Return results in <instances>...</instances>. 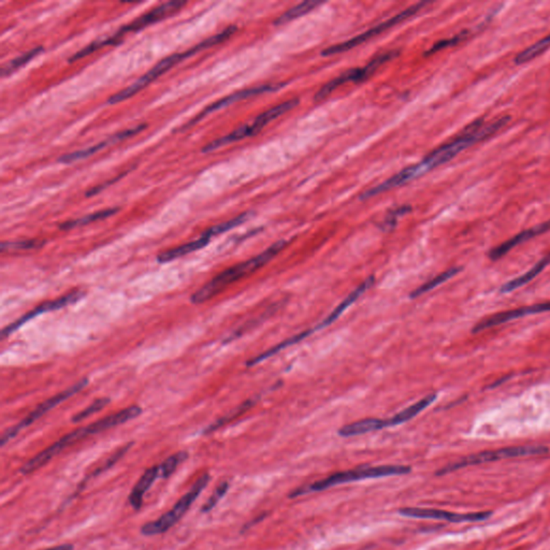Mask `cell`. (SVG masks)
Returning <instances> with one entry per match:
<instances>
[{"mask_svg":"<svg viewBox=\"0 0 550 550\" xmlns=\"http://www.w3.org/2000/svg\"><path fill=\"white\" fill-rule=\"evenodd\" d=\"M287 245H288L287 241L281 240V241H278V242L271 245L270 247L260 253L259 255L255 256V257L251 258V259L245 260V262H240V264H235V266L223 271L220 274L214 276L210 282L206 283L203 286L200 287L198 291H196L191 295V303L198 305V304H202L204 302L213 299L215 296H218V293H222L224 289H226L229 285L237 282V281L245 278V276H249V274L256 272L258 269L268 264L280 252H282Z\"/></svg>","mask_w":550,"mask_h":550,"instance_id":"3","label":"cell"},{"mask_svg":"<svg viewBox=\"0 0 550 550\" xmlns=\"http://www.w3.org/2000/svg\"><path fill=\"white\" fill-rule=\"evenodd\" d=\"M110 402H111L110 398H99V399L95 400L93 403L89 404L84 410L77 412L76 415L72 417V422H83V420H86V418L91 417L94 414H97L100 410H103L106 406L109 405Z\"/></svg>","mask_w":550,"mask_h":550,"instance_id":"36","label":"cell"},{"mask_svg":"<svg viewBox=\"0 0 550 550\" xmlns=\"http://www.w3.org/2000/svg\"><path fill=\"white\" fill-rule=\"evenodd\" d=\"M460 271H461V268H451L449 269V270L444 271V272L441 273V274L437 275L435 278L431 279L430 281L425 283V284H422V286L416 288L415 291H412V293H410V297L412 298V299L422 297V296L425 295V293L433 291V289L437 288V287L439 286V285L447 282L449 279L454 278V276H455L456 274H458Z\"/></svg>","mask_w":550,"mask_h":550,"instance_id":"29","label":"cell"},{"mask_svg":"<svg viewBox=\"0 0 550 550\" xmlns=\"http://www.w3.org/2000/svg\"><path fill=\"white\" fill-rule=\"evenodd\" d=\"M282 87H284V84H281V83L280 84H264L260 85V86L252 87V89L237 91V93L232 94V95L227 96V97L214 102V103H212L209 107H206L201 113L198 114L193 120L187 123L183 128H189V127L197 124L198 122H200V120H201L202 118H206V116H209V114L213 113V112L218 111V110L229 107V106L233 105L235 102L247 99V98L254 97V96L262 95V94L272 93V91H279V89H282Z\"/></svg>","mask_w":550,"mask_h":550,"instance_id":"16","label":"cell"},{"mask_svg":"<svg viewBox=\"0 0 550 550\" xmlns=\"http://www.w3.org/2000/svg\"><path fill=\"white\" fill-rule=\"evenodd\" d=\"M398 54L399 53L397 51H391L381 54V55L376 56L374 60H371L366 66L362 67V68L351 69L349 72H344L341 76L337 77V78L333 79L330 82L324 85L316 93L314 99H315V101H320V100L325 99V98L330 96L333 91H337L339 86L345 84V83H360L362 81L366 80L369 77L372 76L376 72L377 68H380L383 64L397 57Z\"/></svg>","mask_w":550,"mask_h":550,"instance_id":"10","label":"cell"},{"mask_svg":"<svg viewBox=\"0 0 550 550\" xmlns=\"http://www.w3.org/2000/svg\"><path fill=\"white\" fill-rule=\"evenodd\" d=\"M186 5V1H169V3L162 4V5L158 6V7L154 8L151 11L147 12V13L143 14L140 18H138L137 20L133 21L129 24L123 26L116 33V36L123 40V37L127 33H135V31L142 30V29L149 27L150 25L155 24V23H158L159 21L168 18V16H174V13L180 11Z\"/></svg>","mask_w":550,"mask_h":550,"instance_id":"15","label":"cell"},{"mask_svg":"<svg viewBox=\"0 0 550 550\" xmlns=\"http://www.w3.org/2000/svg\"><path fill=\"white\" fill-rule=\"evenodd\" d=\"M187 458H189V454L186 451H179V453L174 454V455L167 458L164 462L159 464L160 477L164 479L169 478L171 475L176 472L180 464L186 461Z\"/></svg>","mask_w":550,"mask_h":550,"instance_id":"35","label":"cell"},{"mask_svg":"<svg viewBox=\"0 0 550 550\" xmlns=\"http://www.w3.org/2000/svg\"><path fill=\"white\" fill-rule=\"evenodd\" d=\"M141 414H142V408L140 406L131 405L124 408V410H118V412H114V414H111V415L107 416V417L101 418V420H97L95 422H91L89 426L76 429L72 432L60 437L58 441L52 444L47 449H43L38 455L35 456V457L28 460L26 464H23L22 468H20V473L23 475L31 474L35 471L45 466L47 462L51 461L53 458L60 455L62 451H64V449H68L70 446L74 445V444L86 439V437H91V435L105 432V431L109 430V429L116 428V427L120 426V425L126 424L127 422L135 420L138 416H140Z\"/></svg>","mask_w":550,"mask_h":550,"instance_id":"1","label":"cell"},{"mask_svg":"<svg viewBox=\"0 0 550 550\" xmlns=\"http://www.w3.org/2000/svg\"><path fill=\"white\" fill-rule=\"evenodd\" d=\"M408 212H410V206H400V208H397V209L393 210V211L389 212L388 215H387L386 218H385V220H383L382 225H381V228H382V230L384 231L393 230V229L395 228V225H397L398 218L405 215V214H408Z\"/></svg>","mask_w":550,"mask_h":550,"instance_id":"39","label":"cell"},{"mask_svg":"<svg viewBox=\"0 0 550 550\" xmlns=\"http://www.w3.org/2000/svg\"><path fill=\"white\" fill-rule=\"evenodd\" d=\"M131 169H129V170L125 171V172H123L122 174H118V176H116V178L111 179V180L107 181V182L102 183V184L98 185V186L93 187V189H89L87 193H85V196L86 197H93V196L98 195V193H101L102 191H105L107 187L111 186L112 184H114V183L118 182V181H120V179L124 178V176H126L127 174L130 172Z\"/></svg>","mask_w":550,"mask_h":550,"instance_id":"40","label":"cell"},{"mask_svg":"<svg viewBox=\"0 0 550 550\" xmlns=\"http://www.w3.org/2000/svg\"><path fill=\"white\" fill-rule=\"evenodd\" d=\"M133 445V443H128L126 444V445L122 446L120 449H118V451H116V453L112 454L111 456H110L109 458H107V459L105 460V462L101 464V466H98L97 468H96L95 471H93L91 472V474H89V476L86 477V478L84 479V481L81 483L80 486H79V491L78 493H76V495H79V493H81V491L83 490V488H84L85 485L87 484V481H91V478H94V477L99 476L100 474H102V473L106 472V471L109 470V468H111L112 466H116V464H118V461H120V459H122L123 457H124L125 455H126L127 451H129V449H131V446ZM77 489V490H78Z\"/></svg>","mask_w":550,"mask_h":550,"instance_id":"28","label":"cell"},{"mask_svg":"<svg viewBox=\"0 0 550 550\" xmlns=\"http://www.w3.org/2000/svg\"><path fill=\"white\" fill-rule=\"evenodd\" d=\"M228 489V481H223V483H220V484L216 487L215 491L212 493V495L209 498V500H208V501H206V503L202 505L201 512H211V510H213L216 505H218V502H220V500L224 498V495H226Z\"/></svg>","mask_w":550,"mask_h":550,"instance_id":"38","label":"cell"},{"mask_svg":"<svg viewBox=\"0 0 550 550\" xmlns=\"http://www.w3.org/2000/svg\"><path fill=\"white\" fill-rule=\"evenodd\" d=\"M548 230H550V220L543 223V224L537 225V226L532 227V228L522 231V232L518 233V235H514V237H510V239L506 240L505 242L501 243V245H498V247H493L488 253L489 259L493 260V262L501 259L502 257H504L506 254L510 253L515 247L522 245V243L527 242V241L537 237V235L547 232Z\"/></svg>","mask_w":550,"mask_h":550,"instance_id":"18","label":"cell"},{"mask_svg":"<svg viewBox=\"0 0 550 550\" xmlns=\"http://www.w3.org/2000/svg\"><path fill=\"white\" fill-rule=\"evenodd\" d=\"M43 50L45 49H43V47H35V49L30 50V51L25 52L24 54L18 56V57L14 58V60H12L11 62H8L7 64H5V66L1 68V77L6 78V77L13 74L18 68L24 66L27 62H30L33 57H36L37 55L43 53Z\"/></svg>","mask_w":550,"mask_h":550,"instance_id":"32","label":"cell"},{"mask_svg":"<svg viewBox=\"0 0 550 550\" xmlns=\"http://www.w3.org/2000/svg\"><path fill=\"white\" fill-rule=\"evenodd\" d=\"M374 276H370V278L364 281L359 286L356 287V288L354 289V291H352V293H349V295L347 296V297L345 298V299H344L343 301H342L320 325H318V326H316L315 328H314L315 329V331L322 330V329L327 328V327L332 325L337 318H339V316H341L344 312L347 311V308H349L354 302H356L359 299L360 296H361L362 293H366V291L374 284Z\"/></svg>","mask_w":550,"mask_h":550,"instance_id":"20","label":"cell"},{"mask_svg":"<svg viewBox=\"0 0 550 550\" xmlns=\"http://www.w3.org/2000/svg\"><path fill=\"white\" fill-rule=\"evenodd\" d=\"M410 472H412V468L406 466H373V468L372 466H361V468H354V470L335 473L326 478L315 481L313 484L298 487L289 493L288 497L291 499H295L300 495L324 491L330 487L347 484V483H352V481L381 478V477L399 476V475L410 474Z\"/></svg>","mask_w":550,"mask_h":550,"instance_id":"4","label":"cell"},{"mask_svg":"<svg viewBox=\"0 0 550 550\" xmlns=\"http://www.w3.org/2000/svg\"><path fill=\"white\" fill-rule=\"evenodd\" d=\"M249 216H251L249 213L241 214V215L237 216V218H232V220H227V222L222 223V224H218L216 226L211 227V228L206 229L202 233V235L212 239V237H216V235H222V233L227 232V231L242 225L243 223L249 220Z\"/></svg>","mask_w":550,"mask_h":550,"instance_id":"34","label":"cell"},{"mask_svg":"<svg viewBox=\"0 0 550 550\" xmlns=\"http://www.w3.org/2000/svg\"><path fill=\"white\" fill-rule=\"evenodd\" d=\"M256 403V400L254 399H249L247 400V401L243 402L241 405L237 406V408H235V410H231V412H229L228 414H226V415L223 416V417L218 418V420H215V422H212L211 425H209V426L206 427V429H204L203 431H202V434L206 435V434H211V433L215 432V431L220 430V428H223V427L226 426L227 424H229V422H232V420H235V418L239 417V416L243 415L245 412H247V410H251L252 406L254 405V404Z\"/></svg>","mask_w":550,"mask_h":550,"instance_id":"27","label":"cell"},{"mask_svg":"<svg viewBox=\"0 0 550 550\" xmlns=\"http://www.w3.org/2000/svg\"><path fill=\"white\" fill-rule=\"evenodd\" d=\"M212 47L213 45H212L211 41L209 39H206V40L201 41L195 47H191V50L164 58L156 66H154L149 72H147L145 76L138 79L130 86L126 87V89H122L118 93L112 95L109 100H108V103L109 105H116V103H120V102L124 101V100L129 99V98L135 96V94L145 89L147 85L151 84L156 79L159 78L162 74H166L167 72H169L172 67L176 66L179 62H183L186 58L191 57L195 54L199 53L202 50L210 49Z\"/></svg>","mask_w":550,"mask_h":550,"instance_id":"6","label":"cell"},{"mask_svg":"<svg viewBox=\"0 0 550 550\" xmlns=\"http://www.w3.org/2000/svg\"><path fill=\"white\" fill-rule=\"evenodd\" d=\"M510 116H501L493 120L490 124H485L484 120H477L471 123L468 127L464 128L461 135H458L456 139L451 142L446 143L442 147H437L434 151L431 152L422 162H420L424 174L428 171L437 168L442 164L449 162V160L455 158L458 154L461 153L464 150L468 149L472 145L486 140L491 135L501 130L506 124L510 122Z\"/></svg>","mask_w":550,"mask_h":550,"instance_id":"2","label":"cell"},{"mask_svg":"<svg viewBox=\"0 0 550 550\" xmlns=\"http://www.w3.org/2000/svg\"><path fill=\"white\" fill-rule=\"evenodd\" d=\"M45 550H74V545H72V544H62V545L47 548V549Z\"/></svg>","mask_w":550,"mask_h":550,"instance_id":"41","label":"cell"},{"mask_svg":"<svg viewBox=\"0 0 550 550\" xmlns=\"http://www.w3.org/2000/svg\"><path fill=\"white\" fill-rule=\"evenodd\" d=\"M275 118H275V114L271 110H266L264 113L259 114L251 124L241 126L240 128L233 130L232 133H229V135L220 138L218 140L212 141L209 145H206L202 149V153H210V152L215 151V150L225 147V145L243 140L245 138L254 137V135L260 133L266 125L273 122Z\"/></svg>","mask_w":550,"mask_h":550,"instance_id":"13","label":"cell"},{"mask_svg":"<svg viewBox=\"0 0 550 550\" xmlns=\"http://www.w3.org/2000/svg\"><path fill=\"white\" fill-rule=\"evenodd\" d=\"M118 211H120L118 208L101 210V211L83 216V218H77V220H67V222L60 225V229H62V230H70V229L78 228V227L86 226V225L91 224V223L111 218V216L116 215Z\"/></svg>","mask_w":550,"mask_h":550,"instance_id":"26","label":"cell"},{"mask_svg":"<svg viewBox=\"0 0 550 550\" xmlns=\"http://www.w3.org/2000/svg\"><path fill=\"white\" fill-rule=\"evenodd\" d=\"M466 36H468V31H462V33H458V35L451 37V38L437 41V43H434V45H432V47H430V49L427 51V53H425V55H432V54L437 53V52L442 51V50L455 47V45H459L462 40H464V39L466 38Z\"/></svg>","mask_w":550,"mask_h":550,"instance_id":"37","label":"cell"},{"mask_svg":"<svg viewBox=\"0 0 550 550\" xmlns=\"http://www.w3.org/2000/svg\"><path fill=\"white\" fill-rule=\"evenodd\" d=\"M84 296L85 291H81V289H76V291H70V293L62 296V297L57 298V299L49 300V301L43 302V303L39 304L37 308H33L31 311L27 312L24 315L21 316L20 318L14 320L12 324L8 325V326L1 331L0 337H1L3 341H5L8 337L13 335L16 331H18V329L24 326L29 320H33V318L41 315V314L58 311V310H62V308H66V306L77 303V302L83 299Z\"/></svg>","mask_w":550,"mask_h":550,"instance_id":"11","label":"cell"},{"mask_svg":"<svg viewBox=\"0 0 550 550\" xmlns=\"http://www.w3.org/2000/svg\"><path fill=\"white\" fill-rule=\"evenodd\" d=\"M422 174H425L424 171H422L420 164L408 167V168L400 171L397 174L389 178L388 180L383 182L382 184L377 185V186L364 191L360 198H361V199H369V198L380 195V193L391 191V189H395V187L402 186V185L410 182L412 179L418 178V176H422Z\"/></svg>","mask_w":550,"mask_h":550,"instance_id":"19","label":"cell"},{"mask_svg":"<svg viewBox=\"0 0 550 550\" xmlns=\"http://www.w3.org/2000/svg\"><path fill=\"white\" fill-rule=\"evenodd\" d=\"M210 475L208 473H204L203 475L199 477L196 481L195 484L191 487V490L183 495L176 504L174 507L171 508L168 512L162 515L158 520H154V522H147L141 528V533L145 537H155V535L164 534L167 531L170 530L172 527L176 526V522L181 520V518L189 512L191 506L195 503L196 500L198 499L200 495H201L203 489L208 486L210 481Z\"/></svg>","mask_w":550,"mask_h":550,"instance_id":"5","label":"cell"},{"mask_svg":"<svg viewBox=\"0 0 550 550\" xmlns=\"http://www.w3.org/2000/svg\"><path fill=\"white\" fill-rule=\"evenodd\" d=\"M210 241H211V239L201 235V237L199 239L195 240V241L185 243V245L174 247V249H168V251L162 252L156 259H157L159 264H167V262L179 259V258L184 257V256L189 255V254L193 253V252L203 249V247L209 245Z\"/></svg>","mask_w":550,"mask_h":550,"instance_id":"23","label":"cell"},{"mask_svg":"<svg viewBox=\"0 0 550 550\" xmlns=\"http://www.w3.org/2000/svg\"><path fill=\"white\" fill-rule=\"evenodd\" d=\"M160 477L159 466H153L152 468L145 470L140 479L137 481V484L133 488L130 495H129L128 501L133 510H139L142 506L143 500H145V493L153 486L156 479Z\"/></svg>","mask_w":550,"mask_h":550,"instance_id":"21","label":"cell"},{"mask_svg":"<svg viewBox=\"0 0 550 550\" xmlns=\"http://www.w3.org/2000/svg\"><path fill=\"white\" fill-rule=\"evenodd\" d=\"M548 264H550V253L548 254L547 256H545V257L541 258V259L539 260L537 264H534L528 272L502 285L501 288H500V293H512V291H516V289L520 288V287L524 286V285L530 283L533 279L537 278L539 273L543 272L544 269H545Z\"/></svg>","mask_w":550,"mask_h":550,"instance_id":"25","label":"cell"},{"mask_svg":"<svg viewBox=\"0 0 550 550\" xmlns=\"http://www.w3.org/2000/svg\"><path fill=\"white\" fill-rule=\"evenodd\" d=\"M549 449L546 446H514V447H505V449H495V451H481L462 458L459 461L454 462L449 466H444L437 471V476L449 474L460 468L468 466H478V464H488V462L500 461V460L512 459V458L529 457V456H539L547 454Z\"/></svg>","mask_w":550,"mask_h":550,"instance_id":"7","label":"cell"},{"mask_svg":"<svg viewBox=\"0 0 550 550\" xmlns=\"http://www.w3.org/2000/svg\"><path fill=\"white\" fill-rule=\"evenodd\" d=\"M400 515L404 517L417 518V520H444V522H476L488 520L493 512H479L470 514H458V512H446V510H432V508L404 507L399 510Z\"/></svg>","mask_w":550,"mask_h":550,"instance_id":"12","label":"cell"},{"mask_svg":"<svg viewBox=\"0 0 550 550\" xmlns=\"http://www.w3.org/2000/svg\"><path fill=\"white\" fill-rule=\"evenodd\" d=\"M322 6V3H314V1H305V3L299 4L291 9L287 10L282 14L278 20L275 21V25H284L286 23L293 22L305 14L313 11L316 8Z\"/></svg>","mask_w":550,"mask_h":550,"instance_id":"30","label":"cell"},{"mask_svg":"<svg viewBox=\"0 0 550 550\" xmlns=\"http://www.w3.org/2000/svg\"><path fill=\"white\" fill-rule=\"evenodd\" d=\"M427 5H428V3L416 4V5L412 6V7L404 10L401 13H398L397 16H393V18H389V20L385 21V22L372 27V28L369 29V30L360 33L357 37H354V38L349 39V40L347 41H344V43H339V45H332V47H327V49H325L324 51L322 52V55L332 56L335 55V54H341L344 53V52L349 51V50L354 49V47H359L362 43H366V41L374 38V37L378 36V35L384 33V31L388 30L391 27L404 22V21L410 18V16H415L420 10L424 9Z\"/></svg>","mask_w":550,"mask_h":550,"instance_id":"9","label":"cell"},{"mask_svg":"<svg viewBox=\"0 0 550 550\" xmlns=\"http://www.w3.org/2000/svg\"><path fill=\"white\" fill-rule=\"evenodd\" d=\"M147 127V124H141L133 127V128L126 129V130L116 133V135L109 138L108 140L102 141V142L98 143V145H94V147L80 150V151H76L74 152V153L64 154L62 157L58 158V162H62V164H72V162L91 157V156L95 155L96 153L105 149V147H109V145L126 140V139H129V138L133 137V135H138V133H140L141 131L145 130Z\"/></svg>","mask_w":550,"mask_h":550,"instance_id":"17","label":"cell"},{"mask_svg":"<svg viewBox=\"0 0 550 550\" xmlns=\"http://www.w3.org/2000/svg\"><path fill=\"white\" fill-rule=\"evenodd\" d=\"M550 47V33L545 38L541 39V40L535 43L534 45H530L527 47L524 51L520 52L516 57H515L514 62L516 64H526V62H531V60L537 58V56L543 54L546 50Z\"/></svg>","mask_w":550,"mask_h":550,"instance_id":"31","label":"cell"},{"mask_svg":"<svg viewBox=\"0 0 550 550\" xmlns=\"http://www.w3.org/2000/svg\"><path fill=\"white\" fill-rule=\"evenodd\" d=\"M550 312V301L543 302V303L533 304L530 306H522V308L508 310V311L500 312L495 315L489 316L485 320H481L473 327L472 332L478 333L487 329L495 328L505 322H512V320H520V318H526V316L535 315V314L545 313Z\"/></svg>","mask_w":550,"mask_h":550,"instance_id":"14","label":"cell"},{"mask_svg":"<svg viewBox=\"0 0 550 550\" xmlns=\"http://www.w3.org/2000/svg\"><path fill=\"white\" fill-rule=\"evenodd\" d=\"M389 428L388 420H378V418H366L352 422L347 426L342 427L337 431V434L342 437H358V435L366 434L374 431Z\"/></svg>","mask_w":550,"mask_h":550,"instance_id":"22","label":"cell"},{"mask_svg":"<svg viewBox=\"0 0 550 550\" xmlns=\"http://www.w3.org/2000/svg\"><path fill=\"white\" fill-rule=\"evenodd\" d=\"M45 240L30 239L22 240V241H4L0 245V249L3 253L9 251H31V249H39L45 245Z\"/></svg>","mask_w":550,"mask_h":550,"instance_id":"33","label":"cell"},{"mask_svg":"<svg viewBox=\"0 0 550 550\" xmlns=\"http://www.w3.org/2000/svg\"><path fill=\"white\" fill-rule=\"evenodd\" d=\"M89 384V380L87 378H83V380L79 381L76 384L69 387V388L64 389V391H60L57 395H53V397L49 398L45 400L43 403L39 404L35 410H31L28 415L25 416L18 424L14 425L11 428L7 429L5 432L1 435V439H0V444L1 446H5L6 444L9 443L11 439H13L21 431L24 429L28 428L29 426L40 420L41 417L47 414L50 410H53L56 406L60 405L62 402L67 401L70 398L74 397L77 393H80L83 388L87 386Z\"/></svg>","mask_w":550,"mask_h":550,"instance_id":"8","label":"cell"},{"mask_svg":"<svg viewBox=\"0 0 550 550\" xmlns=\"http://www.w3.org/2000/svg\"><path fill=\"white\" fill-rule=\"evenodd\" d=\"M435 399H437V395L431 393V395L422 398V400L416 402V403L404 408L401 412L393 416L391 420H388L389 427L399 426V425L404 424V422H408V420H412V418L420 415V412H424L428 406H430L435 401Z\"/></svg>","mask_w":550,"mask_h":550,"instance_id":"24","label":"cell"}]
</instances>
